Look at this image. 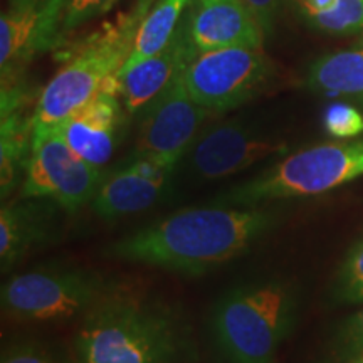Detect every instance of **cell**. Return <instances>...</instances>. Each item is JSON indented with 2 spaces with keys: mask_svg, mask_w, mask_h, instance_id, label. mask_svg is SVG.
I'll list each match as a JSON object with an SVG mask.
<instances>
[{
  "mask_svg": "<svg viewBox=\"0 0 363 363\" xmlns=\"http://www.w3.org/2000/svg\"><path fill=\"white\" fill-rule=\"evenodd\" d=\"M276 78V67L262 48H225L199 52L184 71L195 103L227 111L264 93Z\"/></svg>",
  "mask_w": 363,
  "mask_h": 363,
  "instance_id": "52a82bcc",
  "label": "cell"
},
{
  "mask_svg": "<svg viewBox=\"0 0 363 363\" xmlns=\"http://www.w3.org/2000/svg\"><path fill=\"white\" fill-rule=\"evenodd\" d=\"M40 9L35 6L9 9L0 19V66L2 83L12 79L13 72L34 52H39Z\"/></svg>",
  "mask_w": 363,
  "mask_h": 363,
  "instance_id": "2e32d148",
  "label": "cell"
},
{
  "mask_svg": "<svg viewBox=\"0 0 363 363\" xmlns=\"http://www.w3.org/2000/svg\"><path fill=\"white\" fill-rule=\"evenodd\" d=\"M0 363H59L33 343H16L2 352Z\"/></svg>",
  "mask_w": 363,
  "mask_h": 363,
  "instance_id": "cb8c5ba5",
  "label": "cell"
},
{
  "mask_svg": "<svg viewBox=\"0 0 363 363\" xmlns=\"http://www.w3.org/2000/svg\"><path fill=\"white\" fill-rule=\"evenodd\" d=\"M363 175V138L325 143L291 153L227 192L216 203L264 206L283 199L310 197L342 187Z\"/></svg>",
  "mask_w": 363,
  "mask_h": 363,
  "instance_id": "5b68a950",
  "label": "cell"
},
{
  "mask_svg": "<svg viewBox=\"0 0 363 363\" xmlns=\"http://www.w3.org/2000/svg\"><path fill=\"white\" fill-rule=\"evenodd\" d=\"M325 128L335 138H355L363 133V115L350 104L335 103L325 113Z\"/></svg>",
  "mask_w": 363,
  "mask_h": 363,
  "instance_id": "7402d4cb",
  "label": "cell"
},
{
  "mask_svg": "<svg viewBox=\"0 0 363 363\" xmlns=\"http://www.w3.org/2000/svg\"><path fill=\"white\" fill-rule=\"evenodd\" d=\"M343 363H363V350H360L358 353H355V355L345 358Z\"/></svg>",
  "mask_w": 363,
  "mask_h": 363,
  "instance_id": "83f0119b",
  "label": "cell"
},
{
  "mask_svg": "<svg viewBox=\"0 0 363 363\" xmlns=\"http://www.w3.org/2000/svg\"><path fill=\"white\" fill-rule=\"evenodd\" d=\"M338 293L347 303L363 301V239L352 249L340 269Z\"/></svg>",
  "mask_w": 363,
  "mask_h": 363,
  "instance_id": "ffe728a7",
  "label": "cell"
},
{
  "mask_svg": "<svg viewBox=\"0 0 363 363\" xmlns=\"http://www.w3.org/2000/svg\"><path fill=\"white\" fill-rule=\"evenodd\" d=\"M247 4V7L251 9L254 17L259 22L262 33L264 35L272 33V27H274L276 16L279 12L281 0H244Z\"/></svg>",
  "mask_w": 363,
  "mask_h": 363,
  "instance_id": "d4e9b609",
  "label": "cell"
},
{
  "mask_svg": "<svg viewBox=\"0 0 363 363\" xmlns=\"http://www.w3.org/2000/svg\"><path fill=\"white\" fill-rule=\"evenodd\" d=\"M189 4L190 0H157L153 9L145 13L136 33L133 51L123 67L133 66L160 52L179 29V22Z\"/></svg>",
  "mask_w": 363,
  "mask_h": 363,
  "instance_id": "ac0fdd59",
  "label": "cell"
},
{
  "mask_svg": "<svg viewBox=\"0 0 363 363\" xmlns=\"http://www.w3.org/2000/svg\"><path fill=\"white\" fill-rule=\"evenodd\" d=\"M283 150L278 138L239 120L222 121L197 135L187 152L189 169L197 179L233 177Z\"/></svg>",
  "mask_w": 363,
  "mask_h": 363,
  "instance_id": "30bf717a",
  "label": "cell"
},
{
  "mask_svg": "<svg viewBox=\"0 0 363 363\" xmlns=\"http://www.w3.org/2000/svg\"><path fill=\"white\" fill-rule=\"evenodd\" d=\"M308 84L325 94L363 96V45L318 59L308 74Z\"/></svg>",
  "mask_w": 363,
  "mask_h": 363,
  "instance_id": "e0dca14e",
  "label": "cell"
},
{
  "mask_svg": "<svg viewBox=\"0 0 363 363\" xmlns=\"http://www.w3.org/2000/svg\"><path fill=\"white\" fill-rule=\"evenodd\" d=\"M338 345L345 358L363 350V310L358 311L350 320H347V323L342 326Z\"/></svg>",
  "mask_w": 363,
  "mask_h": 363,
  "instance_id": "603a6c76",
  "label": "cell"
},
{
  "mask_svg": "<svg viewBox=\"0 0 363 363\" xmlns=\"http://www.w3.org/2000/svg\"><path fill=\"white\" fill-rule=\"evenodd\" d=\"M116 2L118 0H65L59 33H72L86 22L111 11Z\"/></svg>",
  "mask_w": 363,
  "mask_h": 363,
  "instance_id": "44dd1931",
  "label": "cell"
},
{
  "mask_svg": "<svg viewBox=\"0 0 363 363\" xmlns=\"http://www.w3.org/2000/svg\"><path fill=\"white\" fill-rule=\"evenodd\" d=\"M311 19L318 29L330 34L363 33V0H335Z\"/></svg>",
  "mask_w": 363,
  "mask_h": 363,
  "instance_id": "d6986e66",
  "label": "cell"
},
{
  "mask_svg": "<svg viewBox=\"0 0 363 363\" xmlns=\"http://www.w3.org/2000/svg\"><path fill=\"white\" fill-rule=\"evenodd\" d=\"M103 179L101 169L83 160L57 125L34 126L21 197L48 199L67 212H78L93 202Z\"/></svg>",
  "mask_w": 363,
  "mask_h": 363,
  "instance_id": "ba28073f",
  "label": "cell"
},
{
  "mask_svg": "<svg viewBox=\"0 0 363 363\" xmlns=\"http://www.w3.org/2000/svg\"><path fill=\"white\" fill-rule=\"evenodd\" d=\"M184 27L197 52L262 48L266 38L244 0H190Z\"/></svg>",
  "mask_w": 363,
  "mask_h": 363,
  "instance_id": "4fadbf2b",
  "label": "cell"
},
{
  "mask_svg": "<svg viewBox=\"0 0 363 363\" xmlns=\"http://www.w3.org/2000/svg\"><path fill=\"white\" fill-rule=\"evenodd\" d=\"M152 0L121 16L110 27L81 43L43 89L34 108V126L59 125L83 106L128 61L138 27Z\"/></svg>",
  "mask_w": 363,
  "mask_h": 363,
  "instance_id": "277c9868",
  "label": "cell"
},
{
  "mask_svg": "<svg viewBox=\"0 0 363 363\" xmlns=\"http://www.w3.org/2000/svg\"><path fill=\"white\" fill-rule=\"evenodd\" d=\"M35 4H38V0H11V7L9 9H24L35 6Z\"/></svg>",
  "mask_w": 363,
  "mask_h": 363,
  "instance_id": "4316f807",
  "label": "cell"
},
{
  "mask_svg": "<svg viewBox=\"0 0 363 363\" xmlns=\"http://www.w3.org/2000/svg\"><path fill=\"white\" fill-rule=\"evenodd\" d=\"M79 363H182L194 355L184 323L169 306L106 293L74 335Z\"/></svg>",
  "mask_w": 363,
  "mask_h": 363,
  "instance_id": "7a4b0ae2",
  "label": "cell"
},
{
  "mask_svg": "<svg viewBox=\"0 0 363 363\" xmlns=\"http://www.w3.org/2000/svg\"><path fill=\"white\" fill-rule=\"evenodd\" d=\"M185 71V69H184ZM184 71L142 111L133 157H148L179 165L187 155L211 110L195 103Z\"/></svg>",
  "mask_w": 363,
  "mask_h": 363,
  "instance_id": "9c48e42d",
  "label": "cell"
},
{
  "mask_svg": "<svg viewBox=\"0 0 363 363\" xmlns=\"http://www.w3.org/2000/svg\"><path fill=\"white\" fill-rule=\"evenodd\" d=\"M48 199L4 202L0 208V264L9 272L51 233L54 219Z\"/></svg>",
  "mask_w": 363,
  "mask_h": 363,
  "instance_id": "9a60e30c",
  "label": "cell"
},
{
  "mask_svg": "<svg viewBox=\"0 0 363 363\" xmlns=\"http://www.w3.org/2000/svg\"><path fill=\"white\" fill-rule=\"evenodd\" d=\"M197 54L182 22L174 38L160 52L133 66L123 67L116 74L118 94L125 110L131 115L143 111Z\"/></svg>",
  "mask_w": 363,
  "mask_h": 363,
  "instance_id": "5bb4252c",
  "label": "cell"
},
{
  "mask_svg": "<svg viewBox=\"0 0 363 363\" xmlns=\"http://www.w3.org/2000/svg\"><path fill=\"white\" fill-rule=\"evenodd\" d=\"M333 2L335 0H298L299 7H301L310 17L316 16L318 12L325 11V9H328Z\"/></svg>",
  "mask_w": 363,
  "mask_h": 363,
  "instance_id": "484cf974",
  "label": "cell"
},
{
  "mask_svg": "<svg viewBox=\"0 0 363 363\" xmlns=\"http://www.w3.org/2000/svg\"><path fill=\"white\" fill-rule=\"evenodd\" d=\"M110 293L96 272L81 267H39L9 278L0 299L7 316L22 321H59L86 315Z\"/></svg>",
  "mask_w": 363,
  "mask_h": 363,
  "instance_id": "8992f818",
  "label": "cell"
},
{
  "mask_svg": "<svg viewBox=\"0 0 363 363\" xmlns=\"http://www.w3.org/2000/svg\"><path fill=\"white\" fill-rule=\"evenodd\" d=\"M294 315L296 296L284 281L257 279L230 288L208 320L217 363H276Z\"/></svg>",
  "mask_w": 363,
  "mask_h": 363,
  "instance_id": "3957f363",
  "label": "cell"
},
{
  "mask_svg": "<svg viewBox=\"0 0 363 363\" xmlns=\"http://www.w3.org/2000/svg\"><path fill=\"white\" fill-rule=\"evenodd\" d=\"M175 169L177 165L155 158L133 157L126 165L104 175L89 206L106 220L147 211L167 192Z\"/></svg>",
  "mask_w": 363,
  "mask_h": 363,
  "instance_id": "8fae6325",
  "label": "cell"
},
{
  "mask_svg": "<svg viewBox=\"0 0 363 363\" xmlns=\"http://www.w3.org/2000/svg\"><path fill=\"white\" fill-rule=\"evenodd\" d=\"M125 106L118 94L116 76L94 98L59 123L67 145L91 165H106L121 140Z\"/></svg>",
  "mask_w": 363,
  "mask_h": 363,
  "instance_id": "7c38bea8",
  "label": "cell"
},
{
  "mask_svg": "<svg viewBox=\"0 0 363 363\" xmlns=\"http://www.w3.org/2000/svg\"><path fill=\"white\" fill-rule=\"evenodd\" d=\"M274 222L276 214L264 206L182 208L116 240L111 254L126 262L195 276L242 256Z\"/></svg>",
  "mask_w": 363,
  "mask_h": 363,
  "instance_id": "6da1fadb",
  "label": "cell"
}]
</instances>
